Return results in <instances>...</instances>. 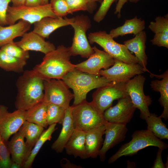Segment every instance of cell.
<instances>
[{
  "label": "cell",
  "mask_w": 168,
  "mask_h": 168,
  "mask_svg": "<svg viewBox=\"0 0 168 168\" xmlns=\"http://www.w3.org/2000/svg\"><path fill=\"white\" fill-rule=\"evenodd\" d=\"M44 80L33 70H26L18 79L15 102L17 110L26 111L43 101Z\"/></svg>",
  "instance_id": "cell-1"
},
{
  "label": "cell",
  "mask_w": 168,
  "mask_h": 168,
  "mask_svg": "<svg viewBox=\"0 0 168 168\" xmlns=\"http://www.w3.org/2000/svg\"><path fill=\"white\" fill-rule=\"evenodd\" d=\"M68 48L58 46L54 50L45 55L42 61L36 65L33 71L44 80L61 79L75 68L70 61Z\"/></svg>",
  "instance_id": "cell-2"
},
{
  "label": "cell",
  "mask_w": 168,
  "mask_h": 168,
  "mask_svg": "<svg viewBox=\"0 0 168 168\" xmlns=\"http://www.w3.org/2000/svg\"><path fill=\"white\" fill-rule=\"evenodd\" d=\"M61 79L73 90L72 106L86 100L87 95L91 90L107 85L112 82L103 76L83 72L75 68Z\"/></svg>",
  "instance_id": "cell-3"
},
{
  "label": "cell",
  "mask_w": 168,
  "mask_h": 168,
  "mask_svg": "<svg viewBox=\"0 0 168 168\" xmlns=\"http://www.w3.org/2000/svg\"><path fill=\"white\" fill-rule=\"evenodd\" d=\"M132 138L128 142L122 145L117 152L109 159L108 163H112L123 156H132L140 150L149 146H155L163 150L168 147V145L155 136L147 129L134 131Z\"/></svg>",
  "instance_id": "cell-4"
},
{
  "label": "cell",
  "mask_w": 168,
  "mask_h": 168,
  "mask_svg": "<svg viewBox=\"0 0 168 168\" xmlns=\"http://www.w3.org/2000/svg\"><path fill=\"white\" fill-rule=\"evenodd\" d=\"M68 19L74 30L72 44L68 47L71 56L79 55L82 58H89L94 52L86 35L87 31L91 26L90 18L82 15Z\"/></svg>",
  "instance_id": "cell-5"
},
{
  "label": "cell",
  "mask_w": 168,
  "mask_h": 168,
  "mask_svg": "<svg viewBox=\"0 0 168 168\" xmlns=\"http://www.w3.org/2000/svg\"><path fill=\"white\" fill-rule=\"evenodd\" d=\"M72 115L74 129L86 131L104 124L103 113L92 102L86 100L72 106Z\"/></svg>",
  "instance_id": "cell-6"
},
{
  "label": "cell",
  "mask_w": 168,
  "mask_h": 168,
  "mask_svg": "<svg viewBox=\"0 0 168 168\" xmlns=\"http://www.w3.org/2000/svg\"><path fill=\"white\" fill-rule=\"evenodd\" d=\"M88 39L90 44L96 43L114 59L129 64L138 63L135 56L124 44H119L105 31L90 33Z\"/></svg>",
  "instance_id": "cell-7"
},
{
  "label": "cell",
  "mask_w": 168,
  "mask_h": 168,
  "mask_svg": "<svg viewBox=\"0 0 168 168\" xmlns=\"http://www.w3.org/2000/svg\"><path fill=\"white\" fill-rule=\"evenodd\" d=\"M47 16L58 17L53 12L49 3L37 7L12 6L8 7L6 20L9 25L13 24L20 20L27 22L31 25Z\"/></svg>",
  "instance_id": "cell-8"
},
{
  "label": "cell",
  "mask_w": 168,
  "mask_h": 168,
  "mask_svg": "<svg viewBox=\"0 0 168 168\" xmlns=\"http://www.w3.org/2000/svg\"><path fill=\"white\" fill-rule=\"evenodd\" d=\"M146 78L142 74L137 75L126 82L125 88L135 107L140 112V117L145 120L150 115L149 107L152 102L149 95H146L143 87Z\"/></svg>",
  "instance_id": "cell-9"
},
{
  "label": "cell",
  "mask_w": 168,
  "mask_h": 168,
  "mask_svg": "<svg viewBox=\"0 0 168 168\" xmlns=\"http://www.w3.org/2000/svg\"><path fill=\"white\" fill-rule=\"evenodd\" d=\"M44 101L47 104L58 105L65 110L70 106V102L73 99V94L62 79L44 80Z\"/></svg>",
  "instance_id": "cell-10"
},
{
  "label": "cell",
  "mask_w": 168,
  "mask_h": 168,
  "mask_svg": "<svg viewBox=\"0 0 168 168\" xmlns=\"http://www.w3.org/2000/svg\"><path fill=\"white\" fill-rule=\"evenodd\" d=\"M126 82H112L109 85L97 88L92 94V101L103 113L112 106L114 100L128 96Z\"/></svg>",
  "instance_id": "cell-11"
},
{
  "label": "cell",
  "mask_w": 168,
  "mask_h": 168,
  "mask_svg": "<svg viewBox=\"0 0 168 168\" xmlns=\"http://www.w3.org/2000/svg\"><path fill=\"white\" fill-rule=\"evenodd\" d=\"M26 111L17 109L9 112L7 107L0 105V133L5 142L19 131L26 121Z\"/></svg>",
  "instance_id": "cell-12"
},
{
  "label": "cell",
  "mask_w": 168,
  "mask_h": 168,
  "mask_svg": "<svg viewBox=\"0 0 168 168\" xmlns=\"http://www.w3.org/2000/svg\"><path fill=\"white\" fill-rule=\"evenodd\" d=\"M144 72L143 68L138 63H127L114 59V64L111 67L101 70L99 74L111 82H126Z\"/></svg>",
  "instance_id": "cell-13"
},
{
  "label": "cell",
  "mask_w": 168,
  "mask_h": 168,
  "mask_svg": "<svg viewBox=\"0 0 168 168\" xmlns=\"http://www.w3.org/2000/svg\"><path fill=\"white\" fill-rule=\"evenodd\" d=\"M136 109L128 96L118 99L115 105L104 112L103 115L107 122L126 125L132 118Z\"/></svg>",
  "instance_id": "cell-14"
},
{
  "label": "cell",
  "mask_w": 168,
  "mask_h": 168,
  "mask_svg": "<svg viewBox=\"0 0 168 168\" xmlns=\"http://www.w3.org/2000/svg\"><path fill=\"white\" fill-rule=\"evenodd\" d=\"M94 52L86 60L75 65V68L83 72L100 76V71L107 69L114 63V59L105 51L96 46L92 47Z\"/></svg>",
  "instance_id": "cell-15"
},
{
  "label": "cell",
  "mask_w": 168,
  "mask_h": 168,
  "mask_svg": "<svg viewBox=\"0 0 168 168\" xmlns=\"http://www.w3.org/2000/svg\"><path fill=\"white\" fill-rule=\"evenodd\" d=\"M105 126V138L98 156L102 162L105 161L106 154L110 149L124 141L128 131L126 125L111 123L107 121Z\"/></svg>",
  "instance_id": "cell-16"
},
{
  "label": "cell",
  "mask_w": 168,
  "mask_h": 168,
  "mask_svg": "<svg viewBox=\"0 0 168 168\" xmlns=\"http://www.w3.org/2000/svg\"><path fill=\"white\" fill-rule=\"evenodd\" d=\"M15 43L25 50L40 52L45 55L56 49L53 44L46 41L44 38L32 31L25 33L21 40Z\"/></svg>",
  "instance_id": "cell-17"
},
{
  "label": "cell",
  "mask_w": 168,
  "mask_h": 168,
  "mask_svg": "<svg viewBox=\"0 0 168 168\" xmlns=\"http://www.w3.org/2000/svg\"><path fill=\"white\" fill-rule=\"evenodd\" d=\"M147 36L146 32L142 31L130 39L124 41V44L129 50L133 53L138 63L144 72L150 73L147 68L148 58L145 52Z\"/></svg>",
  "instance_id": "cell-18"
},
{
  "label": "cell",
  "mask_w": 168,
  "mask_h": 168,
  "mask_svg": "<svg viewBox=\"0 0 168 168\" xmlns=\"http://www.w3.org/2000/svg\"><path fill=\"white\" fill-rule=\"evenodd\" d=\"M33 31L44 38L48 39L50 35L58 29L70 25L68 18L47 16L34 24Z\"/></svg>",
  "instance_id": "cell-19"
},
{
  "label": "cell",
  "mask_w": 168,
  "mask_h": 168,
  "mask_svg": "<svg viewBox=\"0 0 168 168\" xmlns=\"http://www.w3.org/2000/svg\"><path fill=\"white\" fill-rule=\"evenodd\" d=\"M150 73L152 77H155L158 79H161V80L152 81L150 85L153 91L160 93V97L158 101L161 105L163 107V110L160 116L167 120L168 119V70L167 69L160 75Z\"/></svg>",
  "instance_id": "cell-20"
},
{
  "label": "cell",
  "mask_w": 168,
  "mask_h": 168,
  "mask_svg": "<svg viewBox=\"0 0 168 168\" xmlns=\"http://www.w3.org/2000/svg\"><path fill=\"white\" fill-rule=\"evenodd\" d=\"M24 136L20 129L14 134L11 140L6 142L12 156V161L21 165L22 167L29 156Z\"/></svg>",
  "instance_id": "cell-21"
},
{
  "label": "cell",
  "mask_w": 168,
  "mask_h": 168,
  "mask_svg": "<svg viewBox=\"0 0 168 168\" xmlns=\"http://www.w3.org/2000/svg\"><path fill=\"white\" fill-rule=\"evenodd\" d=\"M104 124L86 131L85 147L88 158H96L102 146L105 134Z\"/></svg>",
  "instance_id": "cell-22"
},
{
  "label": "cell",
  "mask_w": 168,
  "mask_h": 168,
  "mask_svg": "<svg viewBox=\"0 0 168 168\" xmlns=\"http://www.w3.org/2000/svg\"><path fill=\"white\" fill-rule=\"evenodd\" d=\"M86 134V131L74 129L65 146L68 155L82 159L88 158L85 147Z\"/></svg>",
  "instance_id": "cell-23"
},
{
  "label": "cell",
  "mask_w": 168,
  "mask_h": 168,
  "mask_svg": "<svg viewBox=\"0 0 168 168\" xmlns=\"http://www.w3.org/2000/svg\"><path fill=\"white\" fill-rule=\"evenodd\" d=\"M72 106H70L65 110L61 131L58 138L51 146L52 149L57 153L63 152L66 143L74 130L72 115Z\"/></svg>",
  "instance_id": "cell-24"
},
{
  "label": "cell",
  "mask_w": 168,
  "mask_h": 168,
  "mask_svg": "<svg viewBox=\"0 0 168 168\" xmlns=\"http://www.w3.org/2000/svg\"><path fill=\"white\" fill-rule=\"evenodd\" d=\"M30 23L22 20L8 26L0 25V47L13 41L16 37H22L30 30Z\"/></svg>",
  "instance_id": "cell-25"
},
{
  "label": "cell",
  "mask_w": 168,
  "mask_h": 168,
  "mask_svg": "<svg viewBox=\"0 0 168 168\" xmlns=\"http://www.w3.org/2000/svg\"><path fill=\"white\" fill-rule=\"evenodd\" d=\"M145 27V21L136 16L132 19L125 20L123 25L112 29L109 34L113 38L129 34L135 35L143 30Z\"/></svg>",
  "instance_id": "cell-26"
},
{
  "label": "cell",
  "mask_w": 168,
  "mask_h": 168,
  "mask_svg": "<svg viewBox=\"0 0 168 168\" xmlns=\"http://www.w3.org/2000/svg\"><path fill=\"white\" fill-rule=\"evenodd\" d=\"M22 132L29 155L36 142L44 131L41 126L26 121L19 129Z\"/></svg>",
  "instance_id": "cell-27"
},
{
  "label": "cell",
  "mask_w": 168,
  "mask_h": 168,
  "mask_svg": "<svg viewBox=\"0 0 168 168\" xmlns=\"http://www.w3.org/2000/svg\"><path fill=\"white\" fill-rule=\"evenodd\" d=\"M47 103L43 100L36 104L26 111V120L46 128Z\"/></svg>",
  "instance_id": "cell-28"
},
{
  "label": "cell",
  "mask_w": 168,
  "mask_h": 168,
  "mask_svg": "<svg viewBox=\"0 0 168 168\" xmlns=\"http://www.w3.org/2000/svg\"><path fill=\"white\" fill-rule=\"evenodd\" d=\"M56 124L49 125L47 129L43 131L22 167L30 168L31 167L36 156L42 146L45 142L51 139L52 134L57 129L56 128Z\"/></svg>",
  "instance_id": "cell-29"
},
{
  "label": "cell",
  "mask_w": 168,
  "mask_h": 168,
  "mask_svg": "<svg viewBox=\"0 0 168 168\" xmlns=\"http://www.w3.org/2000/svg\"><path fill=\"white\" fill-rule=\"evenodd\" d=\"M147 130L160 139H168V129L161 118L155 113H150L145 120Z\"/></svg>",
  "instance_id": "cell-30"
},
{
  "label": "cell",
  "mask_w": 168,
  "mask_h": 168,
  "mask_svg": "<svg viewBox=\"0 0 168 168\" xmlns=\"http://www.w3.org/2000/svg\"><path fill=\"white\" fill-rule=\"evenodd\" d=\"M26 61L14 58L0 49V68L7 71L20 72L23 71Z\"/></svg>",
  "instance_id": "cell-31"
},
{
  "label": "cell",
  "mask_w": 168,
  "mask_h": 168,
  "mask_svg": "<svg viewBox=\"0 0 168 168\" xmlns=\"http://www.w3.org/2000/svg\"><path fill=\"white\" fill-rule=\"evenodd\" d=\"M65 110L58 105L47 104V121L48 125L57 123L62 124L64 117Z\"/></svg>",
  "instance_id": "cell-32"
},
{
  "label": "cell",
  "mask_w": 168,
  "mask_h": 168,
  "mask_svg": "<svg viewBox=\"0 0 168 168\" xmlns=\"http://www.w3.org/2000/svg\"><path fill=\"white\" fill-rule=\"evenodd\" d=\"M0 49L14 58L25 61H26L30 57L29 51L18 46L14 41L2 46Z\"/></svg>",
  "instance_id": "cell-33"
},
{
  "label": "cell",
  "mask_w": 168,
  "mask_h": 168,
  "mask_svg": "<svg viewBox=\"0 0 168 168\" xmlns=\"http://www.w3.org/2000/svg\"><path fill=\"white\" fill-rule=\"evenodd\" d=\"M155 21H152L148 26L149 29L154 33H164L168 35V15L156 16Z\"/></svg>",
  "instance_id": "cell-34"
},
{
  "label": "cell",
  "mask_w": 168,
  "mask_h": 168,
  "mask_svg": "<svg viewBox=\"0 0 168 168\" xmlns=\"http://www.w3.org/2000/svg\"><path fill=\"white\" fill-rule=\"evenodd\" d=\"M49 3L53 12L57 16L63 17L69 14L66 0H50Z\"/></svg>",
  "instance_id": "cell-35"
},
{
  "label": "cell",
  "mask_w": 168,
  "mask_h": 168,
  "mask_svg": "<svg viewBox=\"0 0 168 168\" xmlns=\"http://www.w3.org/2000/svg\"><path fill=\"white\" fill-rule=\"evenodd\" d=\"M7 145L2 138L0 139V168H10L12 161Z\"/></svg>",
  "instance_id": "cell-36"
},
{
  "label": "cell",
  "mask_w": 168,
  "mask_h": 168,
  "mask_svg": "<svg viewBox=\"0 0 168 168\" xmlns=\"http://www.w3.org/2000/svg\"><path fill=\"white\" fill-rule=\"evenodd\" d=\"M69 10V13L80 11L89 12V5L87 0H66Z\"/></svg>",
  "instance_id": "cell-37"
},
{
  "label": "cell",
  "mask_w": 168,
  "mask_h": 168,
  "mask_svg": "<svg viewBox=\"0 0 168 168\" xmlns=\"http://www.w3.org/2000/svg\"><path fill=\"white\" fill-rule=\"evenodd\" d=\"M118 0H103L93 17L94 20L99 23L105 18L111 5Z\"/></svg>",
  "instance_id": "cell-38"
},
{
  "label": "cell",
  "mask_w": 168,
  "mask_h": 168,
  "mask_svg": "<svg viewBox=\"0 0 168 168\" xmlns=\"http://www.w3.org/2000/svg\"><path fill=\"white\" fill-rule=\"evenodd\" d=\"M151 42L154 45L168 49V35L164 33L155 34Z\"/></svg>",
  "instance_id": "cell-39"
},
{
  "label": "cell",
  "mask_w": 168,
  "mask_h": 168,
  "mask_svg": "<svg viewBox=\"0 0 168 168\" xmlns=\"http://www.w3.org/2000/svg\"><path fill=\"white\" fill-rule=\"evenodd\" d=\"M11 0H0V25H7L6 16L9 4Z\"/></svg>",
  "instance_id": "cell-40"
},
{
  "label": "cell",
  "mask_w": 168,
  "mask_h": 168,
  "mask_svg": "<svg viewBox=\"0 0 168 168\" xmlns=\"http://www.w3.org/2000/svg\"><path fill=\"white\" fill-rule=\"evenodd\" d=\"M163 150L160 148H158L156 154V157L154 161L153 164L152 166V168H165V164L163 162L162 159V152Z\"/></svg>",
  "instance_id": "cell-41"
},
{
  "label": "cell",
  "mask_w": 168,
  "mask_h": 168,
  "mask_svg": "<svg viewBox=\"0 0 168 168\" xmlns=\"http://www.w3.org/2000/svg\"><path fill=\"white\" fill-rule=\"evenodd\" d=\"M116 5L114 13L117 15L118 17L120 18L121 16V12L124 5L128 0H118Z\"/></svg>",
  "instance_id": "cell-42"
},
{
  "label": "cell",
  "mask_w": 168,
  "mask_h": 168,
  "mask_svg": "<svg viewBox=\"0 0 168 168\" xmlns=\"http://www.w3.org/2000/svg\"><path fill=\"white\" fill-rule=\"evenodd\" d=\"M44 5L43 0H26L25 5L28 7H37Z\"/></svg>",
  "instance_id": "cell-43"
},
{
  "label": "cell",
  "mask_w": 168,
  "mask_h": 168,
  "mask_svg": "<svg viewBox=\"0 0 168 168\" xmlns=\"http://www.w3.org/2000/svg\"><path fill=\"white\" fill-rule=\"evenodd\" d=\"M61 160L64 162V163L63 162H61V166L63 168H81L79 167H81L79 166H78L73 164H72L67 159L63 158Z\"/></svg>",
  "instance_id": "cell-44"
},
{
  "label": "cell",
  "mask_w": 168,
  "mask_h": 168,
  "mask_svg": "<svg viewBox=\"0 0 168 168\" xmlns=\"http://www.w3.org/2000/svg\"><path fill=\"white\" fill-rule=\"evenodd\" d=\"M103 0H87L89 5V12H92L96 9V2H98L101 3Z\"/></svg>",
  "instance_id": "cell-45"
},
{
  "label": "cell",
  "mask_w": 168,
  "mask_h": 168,
  "mask_svg": "<svg viewBox=\"0 0 168 168\" xmlns=\"http://www.w3.org/2000/svg\"><path fill=\"white\" fill-rule=\"evenodd\" d=\"M12 6L18 7L25 5L26 0H11Z\"/></svg>",
  "instance_id": "cell-46"
},
{
  "label": "cell",
  "mask_w": 168,
  "mask_h": 168,
  "mask_svg": "<svg viewBox=\"0 0 168 168\" xmlns=\"http://www.w3.org/2000/svg\"><path fill=\"white\" fill-rule=\"evenodd\" d=\"M22 167L21 165L12 161L10 168H20Z\"/></svg>",
  "instance_id": "cell-47"
},
{
  "label": "cell",
  "mask_w": 168,
  "mask_h": 168,
  "mask_svg": "<svg viewBox=\"0 0 168 168\" xmlns=\"http://www.w3.org/2000/svg\"><path fill=\"white\" fill-rule=\"evenodd\" d=\"M140 0H128L131 2L136 3L139 2Z\"/></svg>",
  "instance_id": "cell-48"
},
{
  "label": "cell",
  "mask_w": 168,
  "mask_h": 168,
  "mask_svg": "<svg viewBox=\"0 0 168 168\" xmlns=\"http://www.w3.org/2000/svg\"><path fill=\"white\" fill-rule=\"evenodd\" d=\"M44 5L49 3V0H43Z\"/></svg>",
  "instance_id": "cell-49"
},
{
  "label": "cell",
  "mask_w": 168,
  "mask_h": 168,
  "mask_svg": "<svg viewBox=\"0 0 168 168\" xmlns=\"http://www.w3.org/2000/svg\"><path fill=\"white\" fill-rule=\"evenodd\" d=\"M2 138V137H1V134H0V139Z\"/></svg>",
  "instance_id": "cell-50"
}]
</instances>
